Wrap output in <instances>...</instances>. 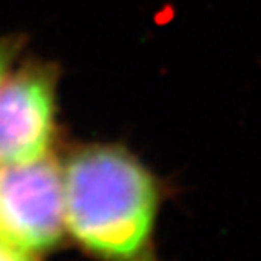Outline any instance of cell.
Masks as SVG:
<instances>
[{"instance_id":"cell-4","label":"cell","mask_w":261,"mask_h":261,"mask_svg":"<svg viewBox=\"0 0 261 261\" xmlns=\"http://www.w3.org/2000/svg\"><path fill=\"white\" fill-rule=\"evenodd\" d=\"M16 49H18V44L15 42V38H0V82L11 71Z\"/></svg>"},{"instance_id":"cell-1","label":"cell","mask_w":261,"mask_h":261,"mask_svg":"<svg viewBox=\"0 0 261 261\" xmlns=\"http://www.w3.org/2000/svg\"><path fill=\"white\" fill-rule=\"evenodd\" d=\"M64 174L65 230L103 261H152L158 184L120 145H87Z\"/></svg>"},{"instance_id":"cell-3","label":"cell","mask_w":261,"mask_h":261,"mask_svg":"<svg viewBox=\"0 0 261 261\" xmlns=\"http://www.w3.org/2000/svg\"><path fill=\"white\" fill-rule=\"evenodd\" d=\"M57 133V73L31 64L0 82V165L49 156Z\"/></svg>"},{"instance_id":"cell-2","label":"cell","mask_w":261,"mask_h":261,"mask_svg":"<svg viewBox=\"0 0 261 261\" xmlns=\"http://www.w3.org/2000/svg\"><path fill=\"white\" fill-rule=\"evenodd\" d=\"M65 234L64 174L53 156L0 165V241L25 252L53 249Z\"/></svg>"},{"instance_id":"cell-5","label":"cell","mask_w":261,"mask_h":261,"mask_svg":"<svg viewBox=\"0 0 261 261\" xmlns=\"http://www.w3.org/2000/svg\"><path fill=\"white\" fill-rule=\"evenodd\" d=\"M0 261H37V257H35V254L25 252V250L0 241Z\"/></svg>"}]
</instances>
